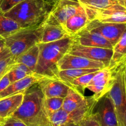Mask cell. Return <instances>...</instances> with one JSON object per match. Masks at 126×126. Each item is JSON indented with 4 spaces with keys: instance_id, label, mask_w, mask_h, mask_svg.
<instances>
[{
    "instance_id": "e0dca14e",
    "label": "cell",
    "mask_w": 126,
    "mask_h": 126,
    "mask_svg": "<svg viewBox=\"0 0 126 126\" xmlns=\"http://www.w3.org/2000/svg\"><path fill=\"white\" fill-rule=\"evenodd\" d=\"M93 102H97L92 97L86 98L83 94L73 87L69 89L66 95L63 98L62 109L68 112L85 107Z\"/></svg>"
},
{
    "instance_id": "277c9868",
    "label": "cell",
    "mask_w": 126,
    "mask_h": 126,
    "mask_svg": "<svg viewBox=\"0 0 126 126\" xmlns=\"http://www.w3.org/2000/svg\"><path fill=\"white\" fill-rule=\"evenodd\" d=\"M126 62L113 67V82L108 92L114 105L118 126H126Z\"/></svg>"
},
{
    "instance_id": "7a4b0ae2",
    "label": "cell",
    "mask_w": 126,
    "mask_h": 126,
    "mask_svg": "<svg viewBox=\"0 0 126 126\" xmlns=\"http://www.w3.org/2000/svg\"><path fill=\"white\" fill-rule=\"evenodd\" d=\"M44 97L37 84L25 92L23 100L12 116L20 119L27 126L50 124L45 110Z\"/></svg>"
},
{
    "instance_id": "83f0119b",
    "label": "cell",
    "mask_w": 126,
    "mask_h": 126,
    "mask_svg": "<svg viewBox=\"0 0 126 126\" xmlns=\"http://www.w3.org/2000/svg\"><path fill=\"white\" fill-rule=\"evenodd\" d=\"M97 71H98L86 74V75H84L80 77L75 79L70 83V87H73V88L78 90L81 93L84 94V92L86 89V87L89 84L90 81L93 78L94 76L95 75Z\"/></svg>"
},
{
    "instance_id": "836d02e7",
    "label": "cell",
    "mask_w": 126,
    "mask_h": 126,
    "mask_svg": "<svg viewBox=\"0 0 126 126\" xmlns=\"http://www.w3.org/2000/svg\"><path fill=\"white\" fill-rule=\"evenodd\" d=\"M5 47L4 38L0 36V51Z\"/></svg>"
},
{
    "instance_id": "9a60e30c",
    "label": "cell",
    "mask_w": 126,
    "mask_h": 126,
    "mask_svg": "<svg viewBox=\"0 0 126 126\" xmlns=\"http://www.w3.org/2000/svg\"><path fill=\"white\" fill-rule=\"evenodd\" d=\"M74 43L84 46L113 49V45L98 33L83 28L73 36Z\"/></svg>"
},
{
    "instance_id": "d590c367",
    "label": "cell",
    "mask_w": 126,
    "mask_h": 126,
    "mask_svg": "<svg viewBox=\"0 0 126 126\" xmlns=\"http://www.w3.org/2000/svg\"><path fill=\"white\" fill-rule=\"evenodd\" d=\"M62 126H79V124H69Z\"/></svg>"
},
{
    "instance_id": "603a6c76",
    "label": "cell",
    "mask_w": 126,
    "mask_h": 126,
    "mask_svg": "<svg viewBox=\"0 0 126 126\" xmlns=\"http://www.w3.org/2000/svg\"><path fill=\"white\" fill-rule=\"evenodd\" d=\"M101 69L84 68V69H66L59 70L58 71L57 78L65 82L70 86V83L75 79L80 77L86 74L95 72Z\"/></svg>"
},
{
    "instance_id": "44dd1931",
    "label": "cell",
    "mask_w": 126,
    "mask_h": 126,
    "mask_svg": "<svg viewBox=\"0 0 126 126\" xmlns=\"http://www.w3.org/2000/svg\"><path fill=\"white\" fill-rule=\"evenodd\" d=\"M38 55L39 47L38 44H36L24 52L14 57V62L16 63L24 64L34 73L38 62Z\"/></svg>"
},
{
    "instance_id": "4fadbf2b",
    "label": "cell",
    "mask_w": 126,
    "mask_h": 126,
    "mask_svg": "<svg viewBox=\"0 0 126 126\" xmlns=\"http://www.w3.org/2000/svg\"><path fill=\"white\" fill-rule=\"evenodd\" d=\"M58 70L66 69H84L97 68L102 69L106 67L100 62L90 60L83 57L78 56L66 53L58 62Z\"/></svg>"
},
{
    "instance_id": "8992f818",
    "label": "cell",
    "mask_w": 126,
    "mask_h": 126,
    "mask_svg": "<svg viewBox=\"0 0 126 126\" xmlns=\"http://www.w3.org/2000/svg\"><path fill=\"white\" fill-rule=\"evenodd\" d=\"M84 9V6L77 0H59L52 6L43 23L62 27L69 18Z\"/></svg>"
},
{
    "instance_id": "d4e9b609",
    "label": "cell",
    "mask_w": 126,
    "mask_h": 126,
    "mask_svg": "<svg viewBox=\"0 0 126 126\" xmlns=\"http://www.w3.org/2000/svg\"><path fill=\"white\" fill-rule=\"evenodd\" d=\"M33 74V71L24 64L16 63L7 73L9 79L11 83L22 79L23 78Z\"/></svg>"
},
{
    "instance_id": "8fae6325",
    "label": "cell",
    "mask_w": 126,
    "mask_h": 126,
    "mask_svg": "<svg viewBox=\"0 0 126 126\" xmlns=\"http://www.w3.org/2000/svg\"><path fill=\"white\" fill-rule=\"evenodd\" d=\"M96 103L97 102H93L71 112L66 111L61 108L49 116V123L52 126H62L69 124H79L82 119L92 111Z\"/></svg>"
},
{
    "instance_id": "74e56055",
    "label": "cell",
    "mask_w": 126,
    "mask_h": 126,
    "mask_svg": "<svg viewBox=\"0 0 126 126\" xmlns=\"http://www.w3.org/2000/svg\"><path fill=\"white\" fill-rule=\"evenodd\" d=\"M1 52H2V50H1V51H0V57H1Z\"/></svg>"
},
{
    "instance_id": "e575fe53",
    "label": "cell",
    "mask_w": 126,
    "mask_h": 126,
    "mask_svg": "<svg viewBox=\"0 0 126 126\" xmlns=\"http://www.w3.org/2000/svg\"><path fill=\"white\" fill-rule=\"evenodd\" d=\"M45 2H46L47 3H48L49 4H50V6H52L56 2H57L59 0H44Z\"/></svg>"
},
{
    "instance_id": "f546056e",
    "label": "cell",
    "mask_w": 126,
    "mask_h": 126,
    "mask_svg": "<svg viewBox=\"0 0 126 126\" xmlns=\"http://www.w3.org/2000/svg\"><path fill=\"white\" fill-rule=\"evenodd\" d=\"M23 0H0V11L5 14Z\"/></svg>"
},
{
    "instance_id": "cb8c5ba5",
    "label": "cell",
    "mask_w": 126,
    "mask_h": 126,
    "mask_svg": "<svg viewBox=\"0 0 126 126\" xmlns=\"http://www.w3.org/2000/svg\"><path fill=\"white\" fill-rule=\"evenodd\" d=\"M84 7L102 9L114 5H121L126 7V0H77Z\"/></svg>"
},
{
    "instance_id": "ffe728a7",
    "label": "cell",
    "mask_w": 126,
    "mask_h": 126,
    "mask_svg": "<svg viewBox=\"0 0 126 126\" xmlns=\"http://www.w3.org/2000/svg\"><path fill=\"white\" fill-rule=\"evenodd\" d=\"M42 34L40 43H47L72 37L60 25L50 23H42Z\"/></svg>"
},
{
    "instance_id": "3957f363",
    "label": "cell",
    "mask_w": 126,
    "mask_h": 126,
    "mask_svg": "<svg viewBox=\"0 0 126 126\" xmlns=\"http://www.w3.org/2000/svg\"><path fill=\"white\" fill-rule=\"evenodd\" d=\"M51 7L44 0H23L4 14L21 28L34 27L44 22Z\"/></svg>"
},
{
    "instance_id": "f1b7e54d",
    "label": "cell",
    "mask_w": 126,
    "mask_h": 126,
    "mask_svg": "<svg viewBox=\"0 0 126 126\" xmlns=\"http://www.w3.org/2000/svg\"><path fill=\"white\" fill-rule=\"evenodd\" d=\"M63 102V98L61 97H50V98L44 97V108L48 117L54 112L61 109L62 108Z\"/></svg>"
},
{
    "instance_id": "d6986e66",
    "label": "cell",
    "mask_w": 126,
    "mask_h": 126,
    "mask_svg": "<svg viewBox=\"0 0 126 126\" xmlns=\"http://www.w3.org/2000/svg\"><path fill=\"white\" fill-rule=\"evenodd\" d=\"M89 22L84 7V9L69 18L63 25L62 28L73 37L81 30L84 28Z\"/></svg>"
},
{
    "instance_id": "484cf974",
    "label": "cell",
    "mask_w": 126,
    "mask_h": 126,
    "mask_svg": "<svg viewBox=\"0 0 126 126\" xmlns=\"http://www.w3.org/2000/svg\"><path fill=\"white\" fill-rule=\"evenodd\" d=\"M20 28L17 23L11 18L6 17L4 14L0 11V36L5 38Z\"/></svg>"
},
{
    "instance_id": "52a82bcc",
    "label": "cell",
    "mask_w": 126,
    "mask_h": 126,
    "mask_svg": "<svg viewBox=\"0 0 126 126\" xmlns=\"http://www.w3.org/2000/svg\"><path fill=\"white\" fill-rule=\"evenodd\" d=\"M84 28L102 35L113 46L126 32V23H107L94 20L90 21Z\"/></svg>"
},
{
    "instance_id": "30bf717a",
    "label": "cell",
    "mask_w": 126,
    "mask_h": 126,
    "mask_svg": "<svg viewBox=\"0 0 126 126\" xmlns=\"http://www.w3.org/2000/svg\"><path fill=\"white\" fill-rule=\"evenodd\" d=\"M92 113L100 126H118L114 105L108 93L97 101Z\"/></svg>"
},
{
    "instance_id": "4316f807",
    "label": "cell",
    "mask_w": 126,
    "mask_h": 126,
    "mask_svg": "<svg viewBox=\"0 0 126 126\" xmlns=\"http://www.w3.org/2000/svg\"><path fill=\"white\" fill-rule=\"evenodd\" d=\"M14 63V57L12 56L8 49L4 47L2 49L0 57V79L8 73Z\"/></svg>"
},
{
    "instance_id": "4dcf8cb0",
    "label": "cell",
    "mask_w": 126,
    "mask_h": 126,
    "mask_svg": "<svg viewBox=\"0 0 126 126\" xmlns=\"http://www.w3.org/2000/svg\"><path fill=\"white\" fill-rule=\"evenodd\" d=\"M79 126H100L98 122L91 112L79 123Z\"/></svg>"
},
{
    "instance_id": "ba28073f",
    "label": "cell",
    "mask_w": 126,
    "mask_h": 126,
    "mask_svg": "<svg viewBox=\"0 0 126 126\" xmlns=\"http://www.w3.org/2000/svg\"><path fill=\"white\" fill-rule=\"evenodd\" d=\"M86 12L90 21L96 20L107 23H126V7L114 5L102 9L85 7Z\"/></svg>"
},
{
    "instance_id": "6da1fadb",
    "label": "cell",
    "mask_w": 126,
    "mask_h": 126,
    "mask_svg": "<svg viewBox=\"0 0 126 126\" xmlns=\"http://www.w3.org/2000/svg\"><path fill=\"white\" fill-rule=\"evenodd\" d=\"M73 43V37L47 43H38L39 55L33 74L45 78H57L59 60L68 53Z\"/></svg>"
},
{
    "instance_id": "d6a6232c",
    "label": "cell",
    "mask_w": 126,
    "mask_h": 126,
    "mask_svg": "<svg viewBox=\"0 0 126 126\" xmlns=\"http://www.w3.org/2000/svg\"><path fill=\"white\" fill-rule=\"evenodd\" d=\"M10 81L9 79L8 75L6 73L2 78L0 79V92L3 91L5 88L7 87L10 84Z\"/></svg>"
},
{
    "instance_id": "7402d4cb",
    "label": "cell",
    "mask_w": 126,
    "mask_h": 126,
    "mask_svg": "<svg viewBox=\"0 0 126 126\" xmlns=\"http://www.w3.org/2000/svg\"><path fill=\"white\" fill-rule=\"evenodd\" d=\"M126 32L122 35L119 40L113 46V54L111 58L109 67L118 66L126 62Z\"/></svg>"
},
{
    "instance_id": "8d00e7d4",
    "label": "cell",
    "mask_w": 126,
    "mask_h": 126,
    "mask_svg": "<svg viewBox=\"0 0 126 126\" xmlns=\"http://www.w3.org/2000/svg\"><path fill=\"white\" fill-rule=\"evenodd\" d=\"M52 126L50 124H46V125H40V126Z\"/></svg>"
},
{
    "instance_id": "ac0fdd59",
    "label": "cell",
    "mask_w": 126,
    "mask_h": 126,
    "mask_svg": "<svg viewBox=\"0 0 126 126\" xmlns=\"http://www.w3.org/2000/svg\"><path fill=\"white\" fill-rule=\"evenodd\" d=\"M24 93H18L0 98V124L12 116L20 107L23 100Z\"/></svg>"
},
{
    "instance_id": "7c38bea8",
    "label": "cell",
    "mask_w": 126,
    "mask_h": 126,
    "mask_svg": "<svg viewBox=\"0 0 126 126\" xmlns=\"http://www.w3.org/2000/svg\"><path fill=\"white\" fill-rule=\"evenodd\" d=\"M68 53L72 55L83 57L90 60L100 62L105 66H108L113 54V49L89 47L73 43Z\"/></svg>"
},
{
    "instance_id": "9c48e42d",
    "label": "cell",
    "mask_w": 126,
    "mask_h": 126,
    "mask_svg": "<svg viewBox=\"0 0 126 126\" xmlns=\"http://www.w3.org/2000/svg\"><path fill=\"white\" fill-rule=\"evenodd\" d=\"M114 68L107 66L97 72L86 89L93 92L91 96L93 100L97 102L101 97L110 91L113 80Z\"/></svg>"
},
{
    "instance_id": "5b68a950",
    "label": "cell",
    "mask_w": 126,
    "mask_h": 126,
    "mask_svg": "<svg viewBox=\"0 0 126 126\" xmlns=\"http://www.w3.org/2000/svg\"><path fill=\"white\" fill-rule=\"evenodd\" d=\"M42 24L34 27L20 28L4 38L5 47L13 57L18 56L33 46L40 43Z\"/></svg>"
},
{
    "instance_id": "2e32d148",
    "label": "cell",
    "mask_w": 126,
    "mask_h": 126,
    "mask_svg": "<svg viewBox=\"0 0 126 126\" xmlns=\"http://www.w3.org/2000/svg\"><path fill=\"white\" fill-rule=\"evenodd\" d=\"M45 78H42L36 75H31L23 78L10 84L0 92V98L9 97L18 93H24L26 91L34 85L37 84L40 81Z\"/></svg>"
},
{
    "instance_id": "1f68e13d",
    "label": "cell",
    "mask_w": 126,
    "mask_h": 126,
    "mask_svg": "<svg viewBox=\"0 0 126 126\" xmlns=\"http://www.w3.org/2000/svg\"><path fill=\"white\" fill-rule=\"evenodd\" d=\"M0 126H27L20 119L11 116L4 121Z\"/></svg>"
},
{
    "instance_id": "5bb4252c",
    "label": "cell",
    "mask_w": 126,
    "mask_h": 126,
    "mask_svg": "<svg viewBox=\"0 0 126 126\" xmlns=\"http://www.w3.org/2000/svg\"><path fill=\"white\" fill-rule=\"evenodd\" d=\"M37 86L45 98L61 97L63 98L70 88L67 84L57 78H44L37 84Z\"/></svg>"
}]
</instances>
